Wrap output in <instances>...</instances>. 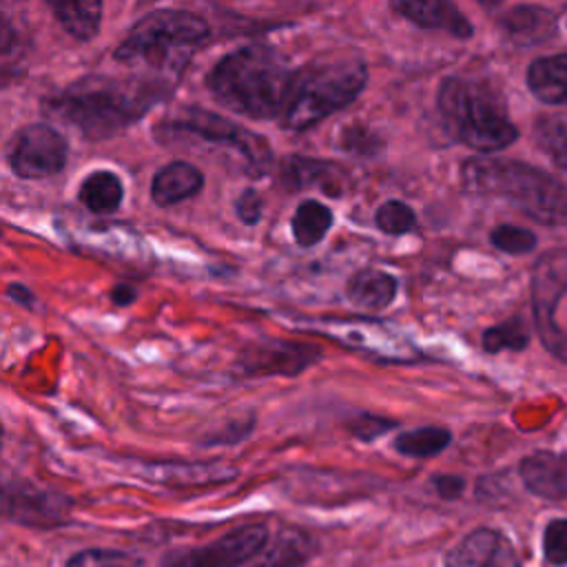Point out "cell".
Listing matches in <instances>:
<instances>
[{
  "mask_svg": "<svg viewBox=\"0 0 567 567\" xmlns=\"http://www.w3.org/2000/svg\"><path fill=\"white\" fill-rule=\"evenodd\" d=\"M164 89L162 80L89 73L51 93L42 111L73 126L84 140L100 142L142 120L162 100Z\"/></svg>",
  "mask_w": 567,
  "mask_h": 567,
  "instance_id": "cell-1",
  "label": "cell"
},
{
  "mask_svg": "<svg viewBox=\"0 0 567 567\" xmlns=\"http://www.w3.org/2000/svg\"><path fill=\"white\" fill-rule=\"evenodd\" d=\"M295 71L284 53L268 44H246L221 55L206 75L210 95L237 115L279 120Z\"/></svg>",
  "mask_w": 567,
  "mask_h": 567,
  "instance_id": "cell-2",
  "label": "cell"
},
{
  "mask_svg": "<svg viewBox=\"0 0 567 567\" xmlns=\"http://www.w3.org/2000/svg\"><path fill=\"white\" fill-rule=\"evenodd\" d=\"M465 193L498 197L545 226L567 224V186L549 173L498 157H470L461 166Z\"/></svg>",
  "mask_w": 567,
  "mask_h": 567,
  "instance_id": "cell-3",
  "label": "cell"
},
{
  "mask_svg": "<svg viewBox=\"0 0 567 567\" xmlns=\"http://www.w3.org/2000/svg\"><path fill=\"white\" fill-rule=\"evenodd\" d=\"M155 137L171 148L226 157L233 168L250 177L264 175L272 164V148L264 135L197 104H186L166 115L155 126Z\"/></svg>",
  "mask_w": 567,
  "mask_h": 567,
  "instance_id": "cell-4",
  "label": "cell"
},
{
  "mask_svg": "<svg viewBox=\"0 0 567 567\" xmlns=\"http://www.w3.org/2000/svg\"><path fill=\"white\" fill-rule=\"evenodd\" d=\"M368 84V66L359 55L326 53L295 71L279 126L308 131L352 104Z\"/></svg>",
  "mask_w": 567,
  "mask_h": 567,
  "instance_id": "cell-5",
  "label": "cell"
},
{
  "mask_svg": "<svg viewBox=\"0 0 567 567\" xmlns=\"http://www.w3.org/2000/svg\"><path fill=\"white\" fill-rule=\"evenodd\" d=\"M208 38L210 29L202 16L186 9H155L128 29L113 58L133 69L179 75Z\"/></svg>",
  "mask_w": 567,
  "mask_h": 567,
  "instance_id": "cell-6",
  "label": "cell"
},
{
  "mask_svg": "<svg viewBox=\"0 0 567 567\" xmlns=\"http://www.w3.org/2000/svg\"><path fill=\"white\" fill-rule=\"evenodd\" d=\"M436 106L450 135L478 153L503 151L518 137L503 95L485 80L447 75Z\"/></svg>",
  "mask_w": 567,
  "mask_h": 567,
  "instance_id": "cell-7",
  "label": "cell"
},
{
  "mask_svg": "<svg viewBox=\"0 0 567 567\" xmlns=\"http://www.w3.org/2000/svg\"><path fill=\"white\" fill-rule=\"evenodd\" d=\"M567 290V252H545L532 275V310L543 346L567 363V332L556 323L554 308Z\"/></svg>",
  "mask_w": 567,
  "mask_h": 567,
  "instance_id": "cell-8",
  "label": "cell"
},
{
  "mask_svg": "<svg viewBox=\"0 0 567 567\" xmlns=\"http://www.w3.org/2000/svg\"><path fill=\"white\" fill-rule=\"evenodd\" d=\"M69 157L66 137L51 124L22 126L7 151V162L20 179H47L58 175Z\"/></svg>",
  "mask_w": 567,
  "mask_h": 567,
  "instance_id": "cell-9",
  "label": "cell"
},
{
  "mask_svg": "<svg viewBox=\"0 0 567 567\" xmlns=\"http://www.w3.org/2000/svg\"><path fill=\"white\" fill-rule=\"evenodd\" d=\"M266 543V525L250 523L219 536L213 543L171 554L159 567H239L255 558Z\"/></svg>",
  "mask_w": 567,
  "mask_h": 567,
  "instance_id": "cell-10",
  "label": "cell"
},
{
  "mask_svg": "<svg viewBox=\"0 0 567 567\" xmlns=\"http://www.w3.org/2000/svg\"><path fill=\"white\" fill-rule=\"evenodd\" d=\"M319 359L321 350L312 343L266 339L248 346L239 354L237 368L244 377H297Z\"/></svg>",
  "mask_w": 567,
  "mask_h": 567,
  "instance_id": "cell-11",
  "label": "cell"
},
{
  "mask_svg": "<svg viewBox=\"0 0 567 567\" xmlns=\"http://www.w3.org/2000/svg\"><path fill=\"white\" fill-rule=\"evenodd\" d=\"M2 503L7 518L31 527L64 525L73 509V501L66 494L42 489L24 481L7 483Z\"/></svg>",
  "mask_w": 567,
  "mask_h": 567,
  "instance_id": "cell-12",
  "label": "cell"
},
{
  "mask_svg": "<svg viewBox=\"0 0 567 567\" xmlns=\"http://www.w3.org/2000/svg\"><path fill=\"white\" fill-rule=\"evenodd\" d=\"M445 567H520V560L505 534L476 527L445 554Z\"/></svg>",
  "mask_w": 567,
  "mask_h": 567,
  "instance_id": "cell-13",
  "label": "cell"
},
{
  "mask_svg": "<svg viewBox=\"0 0 567 567\" xmlns=\"http://www.w3.org/2000/svg\"><path fill=\"white\" fill-rule=\"evenodd\" d=\"M279 177L288 190L319 188L330 197H341L348 186V173L339 164L306 155L286 157Z\"/></svg>",
  "mask_w": 567,
  "mask_h": 567,
  "instance_id": "cell-14",
  "label": "cell"
},
{
  "mask_svg": "<svg viewBox=\"0 0 567 567\" xmlns=\"http://www.w3.org/2000/svg\"><path fill=\"white\" fill-rule=\"evenodd\" d=\"M390 9L421 29L445 31L461 40H467L474 33L472 22L447 0H396L390 2Z\"/></svg>",
  "mask_w": 567,
  "mask_h": 567,
  "instance_id": "cell-15",
  "label": "cell"
},
{
  "mask_svg": "<svg viewBox=\"0 0 567 567\" xmlns=\"http://www.w3.org/2000/svg\"><path fill=\"white\" fill-rule=\"evenodd\" d=\"M518 474L532 494L549 501L567 498V454L532 452L520 461Z\"/></svg>",
  "mask_w": 567,
  "mask_h": 567,
  "instance_id": "cell-16",
  "label": "cell"
},
{
  "mask_svg": "<svg viewBox=\"0 0 567 567\" xmlns=\"http://www.w3.org/2000/svg\"><path fill=\"white\" fill-rule=\"evenodd\" d=\"M140 474L168 487H204L233 481L237 470L219 463H144Z\"/></svg>",
  "mask_w": 567,
  "mask_h": 567,
  "instance_id": "cell-17",
  "label": "cell"
},
{
  "mask_svg": "<svg viewBox=\"0 0 567 567\" xmlns=\"http://www.w3.org/2000/svg\"><path fill=\"white\" fill-rule=\"evenodd\" d=\"M204 186V175L202 171L184 159H173L164 164L153 182H151V197L157 206H175L184 199L195 197Z\"/></svg>",
  "mask_w": 567,
  "mask_h": 567,
  "instance_id": "cell-18",
  "label": "cell"
},
{
  "mask_svg": "<svg viewBox=\"0 0 567 567\" xmlns=\"http://www.w3.org/2000/svg\"><path fill=\"white\" fill-rule=\"evenodd\" d=\"M396 288V279L390 272L374 266H365L350 275L346 284V297L354 308L379 312L394 301Z\"/></svg>",
  "mask_w": 567,
  "mask_h": 567,
  "instance_id": "cell-19",
  "label": "cell"
},
{
  "mask_svg": "<svg viewBox=\"0 0 567 567\" xmlns=\"http://www.w3.org/2000/svg\"><path fill=\"white\" fill-rule=\"evenodd\" d=\"M498 24L512 42L523 47L540 44L556 33L554 13L534 4L512 7L498 18Z\"/></svg>",
  "mask_w": 567,
  "mask_h": 567,
  "instance_id": "cell-20",
  "label": "cell"
},
{
  "mask_svg": "<svg viewBox=\"0 0 567 567\" xmlns=\"http://www.w3.org/2000/svg\"><path fill=\"white\" fill-rule=\"evenodd\" d=\"M527 86L536 100L567 106V53L536 58L527 66Z\"/></svg>",
  "mask_w": 567,
  "mask_h": 567,
  "instance_id": "cell-21",
  "label": "cell"
},
{
  "mask_svg": "<svg viewBox=\"0 0 567 567\" xmlns=\"http://www.w3.org/2000/svg\"><path fill=\"white\" fill-rule=\"evenodd\" d=\"M78 199L95 215H111L124 199L122 179L113 171H93L82 179Z\"/></svg>",
  "mask_w": 567,
  "mask_h": 567,
  "instance_id": "cell-22",
  "label": "cell"
},
{
  "mask_svg": "<svg viewBox=\"0 0 567 567\" xmlns=\"http://www.w3.org/2000/svg\"><path fill=\"white\" fill-rule=\"evenodd\" d=\"M315 551L312 538L295 527L281 529L277 540L266 547L264 558H259L252 567H306Z\"/></svg>",
  "mask_w": 567,
  "mask_h": 567,
  "instance_id": "cell-23",
  "label": "cell"
},
{
  "mask_svg": "<svg viewBox=\"0 0 567 567\" xmlns=\"http://www.w3.org/2000/svg\"><path fill=\"white\" fill-rule=\"evenodd\" d=\"M60 27L80 42L91 40L102 20V2L100 0H75V2H49Z\"/></svg>",
  "mask_w": 567,
  "mask_h": 567,
  "instance_id": "cell-24",
  "label": "cell"
},
{
  "mask_svg": "<svg viewBox=\"0 0 567 567\" xmlns=\"http://www.w3.org/2000/svg\"><path fill=\"white\" fill-rule=\"evenodd\" d=\"M332 224H334L332 210L317 199H303L295 208V215L290 219L292 237L301 248L317 246L328 235Z\"/></svg>",
  "mask_w": 567,
  "mask_h": 567,
  "instance_id": "cell-25",
  "label": "cell"
},
{
  "mask_svg": "<svg viewBox=\"0 0 567 567\" xmlns=\"http://www.w3.org/2000/svg\"><path fill=\"white\" fill-rule=\"evenodd\" d=\"M452 443V432L443 425H423L401 432L392 445L399 454L410 458H430L441 454Z\"/></svg>",
  "mask_w": 567,
  "mask_h": 567,
  "instance_id": "cell-26",
  "label": "cell"
},
{
  "mask_svg": "<svg viewBox=\"0 0 567 567\" xmlns=\"http://www.w3.org/2000/svg\"><path fill=\"white\" fill-rule=\"evenodd\" d=\"M534 140L538 148L563 171H567V115L549 113L536 120Z\"/></svg>",
  "mask_w": 567,
  "mask_h": 567,
  "instance_id": "cell-27",
  "label": "cell"
},
{
  "mask_svg": "<svg viewBox=\"0 0 567 567\" xmlns=\"http://www.w3.org/2000/svg\"><path fill=\"white\" fill-rule=\"evenodd\" d=\"M481 343H483V350L489 352V354H496L501 350L520 352L529 343V332H527V326L520 317H512L503 323H496V326L487 328L483 332Z\"/></svg>",
  "mask_w": 567,
  "mask_h": 567,
  "instance_id": "cell-28",
  "label": "cell"
},
{
  "mask_svg": "<svg viewBox=\"0 0 567 567\" xmlns=\"http://www.w3.org/2000/svg\"><path fill=\"white\" fill-rule=\"evenodd\" d=\"M374 226L383 233V235H408L414 230L416 226V215L414 210L399 199H388L383 202L377 213H374Z\"/></svg>",
  "mask_w": 567,
  "mask_h": 567,
  "instance_id": "cell-29",
  "label": "cell"
},
{
  "mask_svg": "<svg viewBox=\"0 0 567 567\" xmlns=\"http://www.w3.org/2000/svg\"><path fill=\"white\" fill-rule=\"evenodd\" d=\"M489 241L496 250L507 255H525L532 252L538 244V237L520 226L514 224H501L489 233Z\"/></svg>",
  "mask_w": 567,
  "mask_h": 567,
  "instance_id": "cell-30",
  "label": "cell"
},
{
  "mask_svg": "<svg viewBox=\"0 0 567 567\" xmlns=\"http://www.w3.org/2000/svg\"><path fill=\"white\" fill-rule=\"evenodd\" d=\"M339 146L348 153V155H361V157H374L377 153L383 151L385 142L372 131L365 128L361 124H352L346 126L339 133Z\"/></svg>",
  "mask_w": 567,
  "mask_h": 567,
  "instance_id": "cell-31",
  "label": "cell"
},
{
  "mask_svg": "<svg viewBox=\"0 0 567 567\" xmlns=\"http://www.w3.org/2000/svg\"><path fill=\"white\" fill-rule=\"evenodd\" d=\"M66 567H142V560L120 549H86L75 554Z\"/></svg>",
  "mask_w": 567,
  "mask_h": 567,
  "instance_id": "cell-32",
  "label": "cell"
},
{
  "mask_svg": "<svg viewBox=\"0 0 567 567\" xmlns=\"http://www.w3.org/2000/svg\"><path fill=\"white\" fill-rule=\"evenodd\" d=\"M543 556L549 565H567V518H554L543 529Z\"/></svg>",
  "mask_w": 567,
  "mask_h": 567,
  "instance_id": "cell-33",
  "label": "cell"
},
{
  "mask_svg": "<svg viewBox=\"0 0 567 567\" xmlns=\"http://www.w3.org/2000/svg\"><path fill=\"white\" fill-rule=\"evenodd\" d=\"M350 432L361 439V441H374L379 436H383L385 432H390L392 427H396V421L379 416V414H370V412H361L357 414L350 423H348Z\"/></svg>",
  "mask_w": 567,
  "mask_h": 567,
  "instance_id": "cell-34",
  "label": "cell"
},
{
  "mask_svg": "<svg viewBox=\"0 0 567 567\" xmlns=\"http://www.w3.org/2000/svg\"><path fill=\"white\" fill-rule=\"evenodd\" d=\"M252 416H246L241 421H230L228 427H224L221 432H210L208 436L202 439V445H233L244 441L250 432H252Z\"/></svg>",
  "mask_w": 567,
  "mask_h": 567,
  "instance_id": "cell-35",
  "label": "cell"
},
{
  "mask_svg": "<svg viewBox=\"0 0 567 567\" xmlns=\"http://www.w3.org/2000/svg\"><path fill=\"white\" fill-rule=\"evenodd\" d=\"M235 215L246 224V226H255L261 215H264V199L255 188H244L239 193V197L235 199Z\"/></svg>",
  "mask_w": 567,
  "mask_h": 567,
  "instance_id": "cell-36",
  "label": "cell"
},
{
  "mask_svg": "<svg viewBox=\"0 0 567 567\" xmlns=\"http://www.w3.org/2000/svg\"><path fill=\"white\" fill-rule=\"evenodd\" d=\"M432 485H434L436 494H439L441 498H445V501L458 498V496L463 494V489H465L463 476H456V474H436V476L432 478Z\"/></svg>",
  "mask_w": 567,
  "mask_h": 567,
  "instance_id": "cell-37",
  "label": "cell"
},
{
  "mask_svg": "<svg viewBox=\"0 0 567 567\" xmlns=\"http://www.w3.org/2000/svg\"><path fill=\"white\" fill-rule=\"evenodd\" d=\"M7 297H11L16 303H20L24 308H33L35 306V295L24 284H18V281L7 286Z\"/></svg>",
  "mask_w": 567,
  "mask_h": 567,
  "instance_id": "cell-38",
  "label": "cell"
},
{
  "mask_svg": "<svg viewBox=\"0 0 567 567\" xmlns=\"http://www.w3.org/2000/svg\"><path fill=\"white\" fill-rule=\"evenodd\" d=\"M111 301L115 306H131L135 299H137V290L131 286V284H115L109 292Z\"/></svg>",
  "mask_w": 567,
  "mask_h": 567,
  "instance_id": "cell-39",
  "label": "cell"
}]
</instances>
